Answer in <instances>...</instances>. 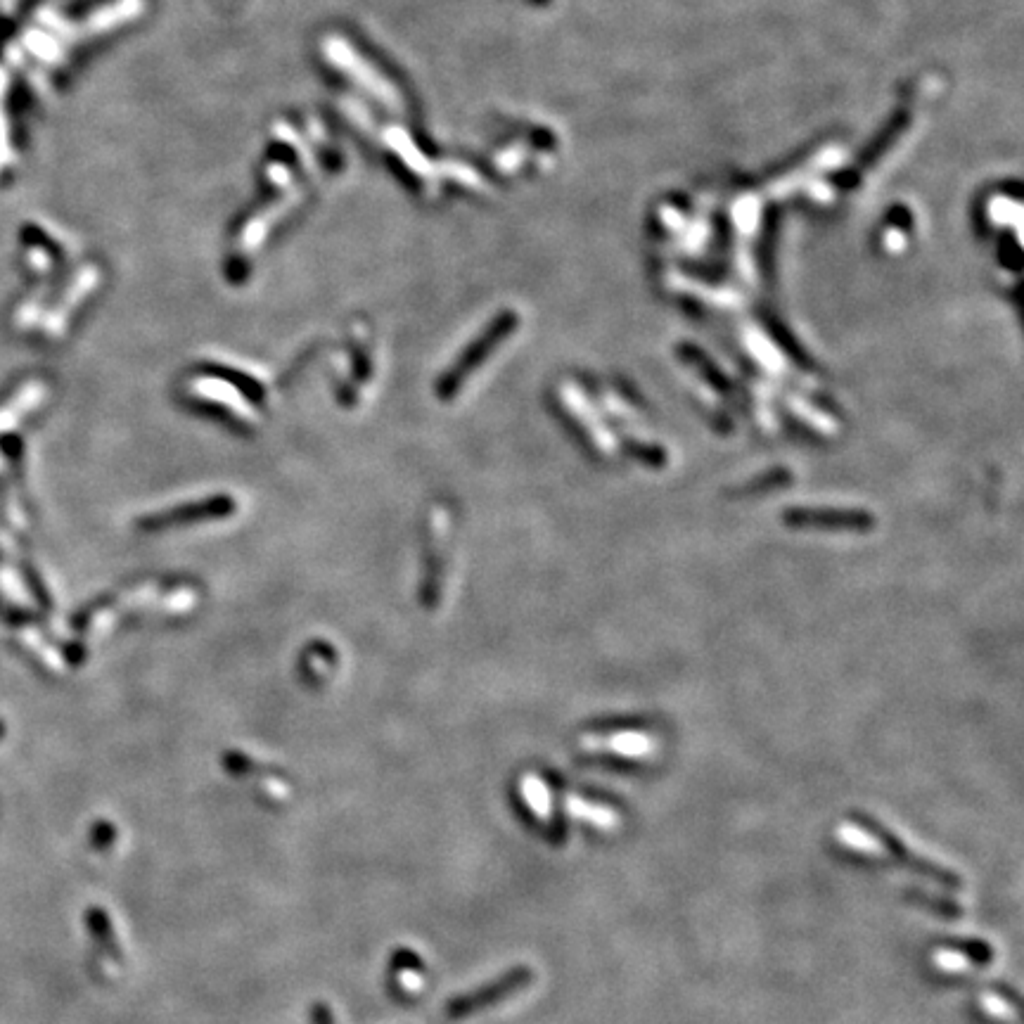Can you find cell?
Here are the masks:
<instances>
[{
  "mask_svg": "<svg viewBox=\"0 0 1024 1024\" xmlns=\"http://www.w3.org/2000/svg\"><path fill=\"white\" fill-rule=\"evenodd\" d=\"M837 837H840L842 844H847L849 849L861 851V854L868 856H885V847H882L878 837H873L870 832L861 830L859 825L854 823H842L840 830H837Z\"/></svg>",
  "mask_w": 1024,
  "mask_h": 1024,
  "instance_id": "obj_7",
  "label": "cell"
},
{
  "mask_svg": "<svg viewBox=\"0 0 1024 1024\" xmlns=\"http://www.w3.org/2000/svg\"><path fill=\"white\" fill-rule=\"evenodd\" d=\"M785 479H787V472H783V470H773V472H768L766 477L754 479V482H752V484H747L745 489H742V491H745V494H757V491H764V489H768V486H778V484H783Z\"/></svg>",
  "mask_w": 1024,
  "mask_h": 1024,
  "instance_id": "obj_14",
  "label": "cell"
},
{
  "mask_svg": "<svg viewBox=\"0 0 1024 1024\" xmlns=\"http://www.w3.org/2000/svg\"><path fill=\"white\" fill-rule=\"evenodd\" d=\"M88 927H91L93 937L100 942L102 951H107L110 956H119L117 937H114L110 920H107V915L102 913V908H91V911H88Z\"/></svg>",
  "mask_w": 1024,
  "mask_h": 1024,
  "instance_id": "obj_9",
  "label": "cell"
},
{
  "mask_svg": "<svg viewBox=\"0 0 1024 1024\" xmlns=\"http://www.w3.org/2000/svg\"><path fill=\"white\" fill-rule=\"evenodd\" d=\"M785 522L792 527H823V529H856L866 531L875 527V517L866 510H840V508H790Z\"/></svg>",
  "mask_w": 1024,
  "mask_h": 1024,
  "instance_id": "obj_2",
  "label": "cell"
},
{
  "mask_svg": "<svg viewBox=\"0 0 1024 1024\" xmlns=\"http://www.w3.org/2000/svg\"><path fill=\"white\" fill-rule=\"evenodd\" d=\"M979 1003H982L984 1013L994 1015L998 1017V1020H1006V1017H1015V1010L1010 1008V1003H1006V998L996 996V994H982L979 996Z\"/></svg>",
  "mask_w": 1024,
  "mask_h": 1024,
  "instance_id": "obj_11",
  "label": "cell"
},
{
  "mask_svg": "<svg viewBox=\"0 0 1024 1024\" xmlns=\"http://www.w3.org/2000/svg\"><path fill=\"white\" fill-rule=\"evenodd\" d=\"M531 979H534V972L527 970V968L512 970V972H508V975H503L501 979H498V982L486 984V989H479V991H472V994L451 998V1001H448V1006H446V1015L451 1017V1020H463V1017L472 1015V1013H479V1010L489 1008L491 1003L503 1001V998H508V996L515 994V991H520L522 987H527Z\"/></svg>",
  "mask_w": 1024,
  "mask_h": 1024,
  "instance_id": "obj_1",
  "label": "cell"
},
{
  "mask_svg": "<svg viewBox=\"0 0 1024 1024\" xmlns=\"http://www.w3.org/2000/svg\"><path fill=\"white\" fill-rule=\"evenodd\" d=\"M586 745L591 750H598V747H605L619 757H645L655 750V742H652L650 735L638 733V731H619L607 735V738H591L586 740Z\"/></svg>",
  "mask_w": 1024,
  "mask_h": 1024,
  "instance_id": "obj_3",
  "label": "cell"
},
{
  "mask_svg": "<svg viewBox=\"0 0 1024 1024\" xmlns=\"http://www.w3.org/2000/svg\"><path fill=\"white\" fill-rule=\"evenodd\" d=\"M633 458L643 460V463H650V465H664L667 463V453L662 451V448H655V446H648V444H629Z\"/></svg>",
  "mask_w": 1024,
  "mask_h": 1024,
  "instance_id": "obj_12",
  "label": "cell"
},
{
  "mask_svg": "<svg viewBox=\"0 0 1024 1024\" xmlns=\"http://www.w3.org/2000/svg\"><path fill=\"white\" fill-rule=\"evenodd\" d=\"M567 809L572 811V816L581 818V821L598 825V828H603V830L617 828V823H619V816L614 814L612 809H607V806H600V804L581 802V799H576V797L567 799Z\"/></svg>",
  "mask_w": 1024,
  "mask_h": 1024,
  "instance_id": "obj_6",
  "label": "cell"
},
{
  "mask_svg": "<svg viewBox=\"0 0 1024 1024\" xmlns=\"http://www.w3.org/2000/svg\"><path fill=\"white\" fill-rule=\"evenodd\" d=\"M522 795H524V799H527V804L531 806V811H534L541 821H546L548 811H550V792H548V787L543 785V780L536 776H524Z\"/></svg>",
  "mask_w": 1024,
  "mask_h": 1024,
  "instance_id": "obj_8",
  "label": "cell"
},
{
  "mask_svg": "<svg viewBox=\"0 0 1024 1024\" xmlns=\"http://www.w3.org/2000/svg\"><path fill=\"white\" fill-rule=\"evenodd\" d=\"M565 401H567V406H572V411H574L576 415H584V418H581V420H584V422H591V434H593L595 444H598L600 448H603V451H607V448H612V446H614L610 430H605V427L600 425L598 420H593V418H595L593 408L588 406V403L584 401V396H581L579 392H576L574 387L565 389Z\"/></svg>",
  "mask_w": 1024,
  "mask_h": 1024,
  "instance_id": "obj_5",
  "label": "cell"
},
{
  "mask_svg": "<svg viewBox=\"0 0 1024 1024\" xmlns=\"http://www.w3.org/2000/svg\"><path fill=\"white\" fill-rule=\"evenodd\" d=\"M508 330H510V323H505V325H496V328L491 330L489 335H486V337L482 339V342L477 344V347H472L470 351H467L463 361H460L458 366L453 368V373H448V375H446V380H444V394L453 392V389H458V384L465 380V375L470 373L472 368H477L479 363H482V356H484L486 351H489L491 347H494V344L498 342V339H501Z\"/></svg>",
  "mask_w": 1024,
  "mask_h": 1024,
  "instance_id": "obj_4",
  "label": "cell"
},
{
  "mask_svg": "<svg viewBox=\"0 0 1024 1024\" xmlns=\"http://www.w3.org/2000/svg\"><path fill=\"white\" fill-rule=\"evenodd\" d=\"M114 840H117V828H112V825L105 821L95 825L93 828V847L95 849H100V851L110 849Z\"/></svg>",
  "mask_w": 1024,
  "mask_h": 1024,
  "instance_id": "obj_13",
  "label": "cell"
},
{
  "mask_svg": "<svg viewBox=\"0 0 1024 1024\" xmlns=\"http://www.w3.org/2000/svg\"><path fill=\"white\" fill-rule=\"evenodd\" d=\"M932 960H934V965L944 972H965V970H970V965H972V960L968 956H963V953H958V951H949V949L937 951L932 956Z\"/></svg>",
  "mask_w": 1024,
  "mask_h": 1024,
  "instance_id": "obj_10",
  "label": "cell"
}]
</instances>
